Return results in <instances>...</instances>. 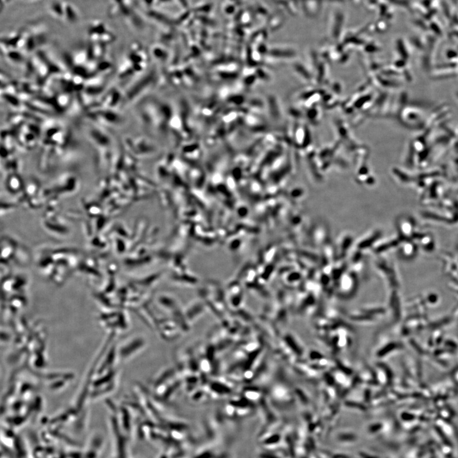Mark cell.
Returning <instances> with one entry per match:
<instances>
[{"mask_svg":"<svg viewBox=\"0 0 458 458\" xmlns=\"http://www.w3.org/2000/svg\"><path fill=\"white\" fill-rule=\"evenodd\" d=\"M11 1V0H2V2L5 4L9 3V2H10Z\"/></svg>","mask_w":458,"mask_h":458,"instance_id":"3","label":"cell"},{"mask_svg":"<svg viewBox=\"0 0 458 458\" xmlns=\"http://www.w3.org/2000/svg\"><path fill=\"white\" fill-rule=\"evenodd\" d=\"M64 6V19L67 23L75 24L78 22L79 19V14L77 9L73 5L69 2H63Z\"/></svg>","mask_w":458,"mask_h":458,"instance_id":"1","label":"cell"},{"mask_svg":"<svg viewBox=\"0 0 458 458\" xmlns=\"http://www.w3.org/2000/svg\"><path fill=\"white\" fill-rule=\"evenodd\" d=\"M49 12L51 15L57 19H64L63 2L54 0L50 3Z\"/></svg>","mask_w":458,"mask_h":458,"instance_id":"2","label":"cell"}]
</instances>
